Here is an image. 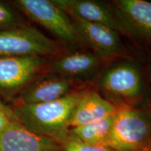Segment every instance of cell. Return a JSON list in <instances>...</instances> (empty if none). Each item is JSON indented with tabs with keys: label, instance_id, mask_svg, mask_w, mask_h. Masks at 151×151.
Listing matches in <instances>:
<instances>
[{
	"label": "cell",
	"instance_id": "obj_9",
	"mask_svg": "<svg viewBox=\"0 0 151 151\" xmlns=\"http://www.w3.org/2000/svg\"><path fill=\"white\" fill-rule=\"evenodd\" d=\"M59 143L30 132L17 121L0 133V151H60Z\"/></svg>",
	"mask_w": 151,
	"mask_h": 151
},
{
	"label": "cell",
	"instance_id": "obj_4",
	"mask_svg": "<svg viewBox=\"0 0 151 151\" xmlns=\"http://www.w3.org/2000/svg\"><path fill=\"white\" fill-rule=\"evenodd\" d=\"M14 4L33 21L62 40L76 42L78 39L72 21L52 0H17Z\"/></svg>",
	"mask_w": 151,
	"mask_h": 151
},
{
	"label": "cell",
	"instance_id": "obj_15",
	"mask_svg": "<svg viewBox=\"0 0 151 151\" xmlns=\"http://www.w3.org/2000/svg\"><path fill=\"white\" fill-rule=\"evenodd\" d=\"M60 146L64 151H115L108 146L86 143L69 134Z\"/></svg>",
	"mask_w": 151,
	"mask_h": 151
},
{
	"label": "cell",
	"instance_id": "obj_10",
	"mask_svg": "<svg viewBox=\"0 0 151 151\" xmlns=\"http://www.w3.org/2000/svg\"><path fill=\"white\" fill-rule=\"evenodd\" d=\"M119 18L132 33L151 39V2L143 0H118L114 1Z\"/></svg>",
	"mask_w": 151,
	"mask_h": 151
},
{
	"label": "cell",
	"instance_id": "obj_19",
	"mask_svg": "<svg viewBox=\"0 0 151 151\" xmlns=\"http://www.w3.org/2000/svg\"><path fill=\"white\" fill-rule=\"evenodd\" d=\"M149 151H151V145L150 146V148H149Z\"/></svg>",
	"mask_w": 151,
	"mask_h": 151
},
{
	"label": "cell",
	"instance_id": "obj_7",
	"mask_svg": "<svg viewBox=\"0 0 151 151\" xmlns=\"http://www.w3.org/2000/svg\"><path fill=\"white\" fill-rule=\"evenodd\" d=\"M100 83L104 91L120 99H136L143 90L140 71L136 65L126 62L109 69L103 75Z\"/></svg>",
	"mask_w": 151,
	"mask_h": 151
},
{
	"label": "cell",
	"instance_id": "obj_8",
	"mask_svg": "<svg viewBox=\"0 0 151 151\" xmlns=\"http://www.w3.org/2000/svg\"><path fill=\"white\" fill-rule=\"evenodd\" d=\"M73 20L78 39L93 49L99 58H111L121 51L120 38L113 28L101 24L85 21L76 17H73Z\"/></svg>",
	"mask_w": 151,
	"mask_h": 151
},
{
	"label": "cell",
	"instance_id": "obj_18",
	"mask_svg": "<svg viewBox=\"0 0 151 151\" xmlns=\"http://www.w3.org/2000/svg\"><path fill=\"white\" fill-rule=\"evenodd\" d=\"M149 148H150V146L147 147V148L143 149V150H140V151H149Z\"/></svg>",
	"mask_w": 151,
	"mask_h": 151
},
{
	"label": "cell",
	"instance_id": "obj_12",
	"mask_svg": "<svg viewBox=\"0 0 151 151\" xmlns=\"http://www.w3.org/2000/svg\"><path fill=\"white\" fill-rule=\"evenodd\" d=\"M67 14L85 21L101 24L116 30L117 22L105 4L92 0H52Z\"/></svg>",
	"mask_w": 151,
	"mask_h": 151
},
{
	"label": "cell",
	"instance_id": "obj_20",
	"mask_svg": "<svg viewBox=\"0 0 151 151\" xmlns=\"http://www.w3.org/2000/svg\"><path fill=\"white\" fill-rule=\"evenodd\" d=\"M150 72H151V69H150Z\"/></svg>",
	"mask_w": 151,
	"mask_h": 151
},
{
	"label": "cell",
	"instance_id": "obj_21",
	"mask_svg": "<svg viewBox=\"0 0 151 151\" xmlns=\"http://www.w3.org/2000/svg\"><path fill=\"white\" fill-rule=\"evenodd\" d=\"M150 105H151V104H150Z\"/></svg>",
	"mask_w": 151,
	"mask_h": 151
},
{
	"label": "cell",
	"instance_id": "obj_5",
	"mask_svg": "<svg viewBox=\"0 0 151 151\" xmlns=\"http://www.w3.org/2000/svg\"><path fill=\"white\" fill-rule=\"evenodd\" d=\"M39 56L0 57V90L20 91L35 77L44 64Z\"/></svg>",
	"mask_w": 151,
	"mask_h": 151
},
{
	"label": "cell",
	"instance_id": "obj_2",
	"mask_svg": "<svg viewBox=\"0 0 151 151\" xmlns=\"http://www.w3.org/2000/svg\"><path fill=\"white\" fill-rule=\"evenodd\" d=\"M150 145L151 113L118 109L105 146L115 151H140Z\"/></svg>",
	"mask_w": 151,
	"mask_h": 151
},
{
	"label": "cell",
	"instance_id": "obj_17",
	"mask_svg": "<svg viewBox=\"0 0 151 151\" xmlns=\"http://www.w3.org/2000/svg\"><path fill=\"white\" fill-rule=\"evenodd\" d=\"M15 120L13 109L4 104L0 99V133Z\"/></svg>",
	"mask_w": 151,
	"mask_h": 151
},
{
	"label": "cell",
	"instance_id": "obj_6",
	"mask_svg": "<svg viewBox=\"0 0 151 151\" xmlns=\"http://www.w3.org/2000/svg\"><path fill=\"white\" fill-rule=\"evenodd\" d=\"M70 78L50 73L30 81L16 98V106L38 104L59 99L71 93Z\"/></svg>",
	"mask_w": 151,
	"mask_h": 151
},
{
	"label": "cell",
	"instance_id": "obj_16",
	"mask_svg": "<svg viewBox=\"0 0 151 151\" xmlns=\"http://www.w3.org/2000/svg\"><path fill=\"white\" fill-rule=\"evenodd\" d=\"M22 25L16 13L9 6L0 2V30L11 29Z\"/></svg>",
	"mask_w": 151,
	"mask_h": 151
},
{
	"label": "cell",
	"instance_id": "obj_14",
	"mask_svg": "<svg viewBox=\"0 0 151 151\" xmlns=\"http://www.w3.org/2000/svg\"><path fill=\"white\" fill-rule=\"evenodd\" d=\"M115 114L84 125L71 128L69 129V134L86 143L105 146L110 134Z\"/></svg>",
	"mask_w": 151,
	"mask_h": 151
},
{
	"label": "cell",
	"instance_id": "obj_13",
	"mask_svg": "<svg viewBox=\"0 0 151 151\" xmlns=\"http://www.w3.org/2000/svg\"><path fill=\"white\" fill-rule=\"evenodd\" d=\"M100 58L89 52H76L62 56L49 67L50 73L63 76H76L91 73L99 67Z\"/></svg>",
	"mask_w": 151,
	"mask_h": 151
},
{
	"label": "cell",
	"instance_id": "obj_1",
	"mask_svg": "<svg viewBox=\"0 0 151 151\" xmlns=\"http://www.w3.org/2000/svg\"><path fill=\"white\" fill-rule=\"evenodd\" d=\"M84 92H71L47 103L16 106L13 109L15 119L30 132L60 145L69 134L71 113Z\"/></svg>",
	"mask_w": 151,
	"mask_h": 151
},
{
	"label": "cell",
	"instance_id": "obj_3",
	"mask_svg": "<svg viewBox=\"0 0 151 151\" xmlns=\"http://www.w3.org/2000/svg\"><path fill=\"white\" fill-rule=\"evenodd\" d=\"M57 50L53 41L35 27L21 26L0 30V57L50 55Z\"/></svg>",
	"mask_w": 151,
	"mask_h": 151
},
{
	"label": "cell",
	"instance_id": "obj_11",
	"mask_svg": "<svg viewBox=\"0 0 151 151\" xmlns=\"http://www.w3.org/2000/svg\"><path fill=\"white\" fill-rule=\"evenodd\" d=\"M118 108L98 92L85 91L71 113L69 127H79L115 114Z\"/></svg>",
	"mask_w": 151,
	"mask_h": 151
}]
</instances>
